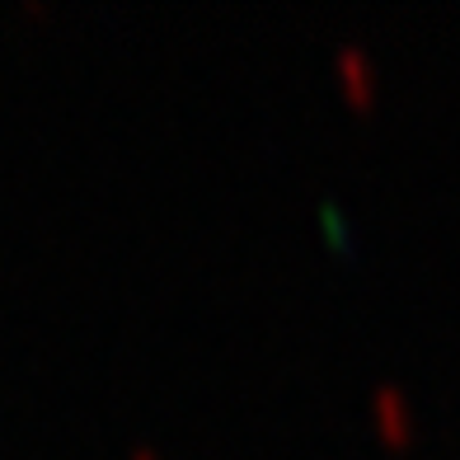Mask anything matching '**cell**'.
Instances as JSON below:
<instances>
[{
  "mask_svg": "<svg viewBox=\"0 0 460 460\" xmlns=\"http://www.w3.org/2000/svg\"><path fill=\"white\" fill-rule=\"evenodd\" d=\"M137 460H151V456H146V451H137Z\"/></svg>",
  "mask_w": 460,
  "mask_h": 460,
  "instance_id": "obj_1",
  "label": "cell"
}]
</instances>
